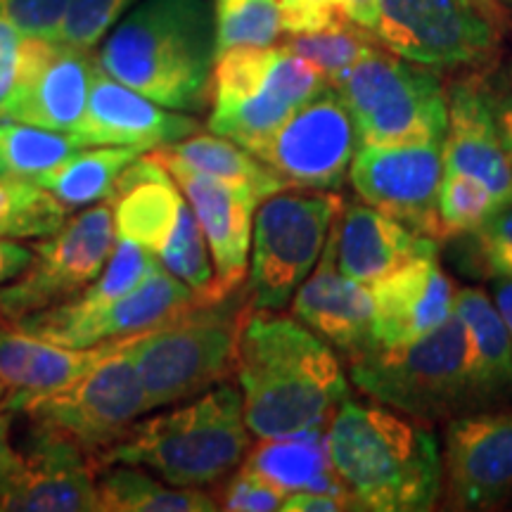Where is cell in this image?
<instances>
[{"mask_svg":"<svg viewBox=\"0 0 512 512\" xmlns=\"http://www.w3.org/2000/svg\"><path fill=\"white\" fill-rule=\"evenodd\" d=\"M498 209L501 207H498L494 195L475 178L444 171L437 200L439 240L475 233Z\"/></svg>","mask_w":512,"mask_h":512,"instance_id":"obj_36","label":"cell"},{"mask_svg":"<svg viewBox=\"0 0 512 512\" xmlns=\"http://www.w3.org/2000/svg\"><path fill=\"white\" fill-rule=\"evenodd\" d=\"M344 200L332 192H275L261 200L252 221L247 311H283L316 268Z\"/></svg>","mask_w":512,"mask_h":512,"instance_id":"obj_10","label":"cell"},{"mask_svg":"<svg viewBox=\"0 0 512 512\" xmlns=\"http://www.w3.org/2000/svg\"><path fill=\"white\" fill-rule=\"evenodd\" d=\"M496 95L470 76L448 88V124L441 143L444 171L475 178L494 195L498 207L512 202V166L496 121Z\"/></svg>","mask_w":512,"mask_h":512,"instance_id":"obj_22","label":"cell"},{"mask_svg":"<svg viewBox=\"0 0 512 512\" xmlns=\"http://www.w3.org/2000/svg\"><path fill=\"white\" fill-rule=\"evenodd\" d=\"M280 29L285 34H311L347 19L342 0H278Z\"/></svg>","mask_w":512,"mask_h":512,"instance_id":"obj_41","label":"cell"},{"mask_svg":"<svg viewBox=\"0 0 512 512\" xmlns=\"http://www.w3.org/2000/svg\"><path fill=\"white\" fill-rule=\"evenodd\" d=\"M494 299L498 313H501L505 325H508L512 337V278H494Z\"/></svg>","mask_w":512,"mask_h":512,"instance_id":"obj_48","label":"cell"},{"mask_svg":"<svg viewBox=\"0 0 512 512\" xmlns=\"http://www.w3.org/2000/svg\"><path fill=\"white\" fill-rule=\"evenodd\" d=\"M69 0H0L3 15L24 38L57 41Z\"/></svg>","mask_w":512,"mask_h":512,"instance_id":"obj_40","label":"cell"},{"mask_svg":"<svg viewBox=\"0 0 512 512\" xmlns=\"http://www.w3.org/2000/svg\"><path fill=\"white\" fill-rule=\"evenodd\" d=\"M283 512H342L351 510L347 498L335 494H316V491H297V494H287Z\"/></svg>","mask_w":512,"mask_h":512,"instance_id":"obj_43","label":"cell"},{"mask_svg":"<svg viewBox=\"0 0 512 512\" xmlns=\"http://www.w3.org/2000/svg\"><path fill=\"white\" fill-rule=\"evenodd\" d=\"M69 219V209L41 185L0 178V238H46Z\"/></svg>","mask_w":512,"mask_h":512,"instance_id":"obj_34","label":"cell"},{"mask_svg":"<svg viewBox=\"0 0 512 512\" xmlns=\"http://www.w3.org/2000/svg\"><path fill=\"white\" fill-rule=\"evenodd\" d=\"M126 339L72 349L29 335L12 320L0 316V380L8 387L0 408L12 413L22 401L67 387L119 349Z\"/></svg>","mask_w":512,"mask_h":512,"instance_id":"obj_25","label":"cell"},{"mask_svg":"<svg viewBox=\"0 0 512 512\" xmlns=\"http://www.w3.org/2000/svg\"><path fill=\"white\" fill-rule=\"evenodd\" d=\"M510 3H512V0H510Z\"/></svg>","mask_w":512,"mask_h":512,"instance_id":"obj_51","label":"cell"},{"mask_svg":"<svg viewBox=\"0 0 512 512\" xmlns=\"http://www.w3.org/2000/svg\"><path fill=\"white\" fill-rule=\"evenodd\" d=\"M432 252H439V242L418 235L366 202L344 204L335 223L339 271L361 285L370 287L399 266Z\"/></svg>","mask_w":512,"mask_h":512,"instance_id":"obj_26","label":"cell"},{"mask_svg":"<svg viewBox=\"0 0 512 512\" xmlns=\"http://www.w3.org/2000/svg\"><path fill=\"white\" fill-rule=\"evenodd\" d=\"M512 501V411H470L446 422L439 503L482 512Z\"/></svg>","mask_w":512,"mask_h":512,"instance_id":"obj_16","label":"cell"},{"mask_svg":"<svg viewBox=\"0 0 512 512\" xmlns=\"http://www.w3.org/2000/svg\"><path fill=\"white\" fill-rule=\"evenodd\" d=\"M247 430L256 439L325 430L349 396L342 361L294 316L247 311L235 347Z\"/></svg>","mask_w":512,"mask_h":512,"instance_id":"obj_1","label":"cell"},{"mask_svg":"<svg viewBox=\"0 0 512 512\" xmlns=\"http://www.w3.org/2000/svg\"><path fill=\"white\" fill-rule=\"evenodd\" d=\"M444 140L427 143L356 147L349 178L356 195L403 226L439 240V185L444 178Z\"/></svg>","mask_w":512,"mask_h":512,"instance_id":"obj_17","label":"cell"},{"mask_svg":"<svg viewBox=\"0 0 512 512\" xmlns=\"http://www.w3.org/2000/svg\"><path fill=\"white\" fill-rule=\"evenodd\" d=\"M197 304H200L197 294L155 261L150 273L131 292L121 294L119 299L100 306V309L67 313L57 306H50V309L8 320H12L19 330L38 339H46V342L86 349L102 342H112V339L140 335V332L155 328L162 320L188 311Z\"/></svg>","mask_w":512,"mask_h":512,"instance_id":"obj_15","label":"cell"},{"mask_svg":"<svg viewBox=\"0 0 512 512\" xmlns=\"http://www.w3.org/2000/svg\"><path fill=\"white\" fill-rule=\"evenodd\" d=\"M143 152L131 147H81L55 169L38 178L36 185L55 195L69 211L110 200L121 171Z\"/></svg>","mask_w":512,"mask_h":512,"instance_id":"obj_31","label":"cell"},{"mask_svg":"<svg viewBox=\"0 0 512 512\" xmlns=\"http://www.w3.org/2000/svg\"><path fill=\"white\" fill-rule=\"evenodd\" d=\"M252 446L235 384H216L176 411L152 415L133 427L95 460L107 465H138L164 482L188 489L221 482L242 463Z\"/></svg>","mask_w":512,"mask_h":512,"instance_id":"obj_4","label":"cell"},{"mask_svg":"<svg viewBox=\"0 0 512 512\" xmlns=\"http://www.w3.org/2000/svg\"><path fill=\"white\" fill-rule=\"evenodd\" d=\"M328 451L351 510L427 512L441 494V451L422 422L344 399L328 422Z\"/></svg>","mask_w":512,"mask_h":512,"instance_id":"obj_2","label":"cell"},{"mask_svg":"<svg viewBox=\"0 0 512 512\" xmlns=\"http://www.w3.org/2000/svg\"><path fill=\"white\" fill-rule=\"evenodd\" d=\"M456 316L463 320L470 337L472 382L477 406H501L512 399V337L494 299L479 287L456 290Z\"/></svg>","mask_w":512,"mask_h":512,"instance_id":"obj_27","label":"cell"},{"mask_svg":"<svg viewBox=\"0 0 512 512\" xmlns=\"http://www.w3.org/2000/svg\"><path fill=\"white\" fill-rule=\"evenodd\" d=\"M117 230L110 200L69 216L60 230L31 245L27 271L0 287V316L19 318L67 302L102 273Z\"/></svg>","mask_w":512,"mask_h":512,"instance_id":"obj_12","label":"cell"},{"mask_svg":"<svg viewBox=\"0 0 512 512\" xmlns=\"http://www.w3.org/2000/svg\"><path fill=\"white\" fill-rule=\"evenodd\" d=\"M126 342L79 380L22 401L12 413L27 415L34 425L69 439L95 465L100 453L117 444L140 415L150 413L143 382L126 354Z\"/></svg>","mask_w":512,"mask_h":512,"instance_id":"obj_11","label":"cell"},{"mask_svg":"<svg viewBox=\"0 0 512 512\" xmlns=\"http://www.w3.org/2000/svg\"><path fill=\"white\" fill-rule=\"evenodd\" d=\"M216 55L230 48H266L278 41V0H214Z\"/></svg>","mask_w":512,"mask_h":512,"instance_id":"obj_35","label":"cell"},{"mask_svg":"<svg viewBox=\"0 0 512 512\" xmlns=\"http://www.w3.org/2000/svg\"><path fill=\"white\" fill-rule=\"evenodd\" d=\"M356 147L347 102L328 86L294 110L252 155L283 178L287 188L335 190L344 183Z\"/></svg>","mask_w":512,"mask_h":512,"instance_id":"obj_14","label":"cell"},{"mask_svg":"<svg viewBox=\"0 0 512 512\" xmlns=\"http://www.w3.org/2000/svg\"><path fill=\"white\" fill-rule=\"evenodd\" d=\"M335 88L354 119L358 147L444 140L446 91L422 64L375 48Z\"/></svg>","mask_w":512,"mask_h":512,"instance_id":"obj_9","label":"cell"},{"mask_svg":"<svg viewBox=\"0 0 512 512\" xmlns=\"http://www.w3.org/2000/svg\"><path fill=\"white\" fill-rule=\"evenodd\" d=\"M100 512H214V496L202 489L174 486L147 475L138 465H107L98 470Z\"/></svg>","mask_w":512,"mask_h":512,"instance_id":"obj_30","label":"cell"},{"mask_svg":"<svg viewBox=\"0 0 512 512\" xmlns=\"http://www.w3.org/2000/svg\"><path fill=\"white\" fill-rule=\"evenodd\" d=\"M375 36L389 53L437 69L484 64L501 46V27L472 0H380Z\"/></svg>","mask_w":512,"mask_h":512,"instance_id":"obj_13","label":"cell"},{"mask_svg":"<svg viewBox=\"0 0 512 512\" xmlns=\"http://www.w3.org/2000/svg\"><path fill=\"white\" fill-rule=\"evenodd\" d=\"M81 147L69 133L0 119V178L36 183Z\"/></svg>","mask_w":512,"mask_h":512,"instance_id":"obj_32","label":"cell"},{"mask_svg":"<svg viewBox=\"0 0 512 512\" xmlns=\"http://www.w3.org/2000/svg\"><path fill=\"white\" fill-rule=\"evenodd\" d=\"M373 31L358 27V24L344 22L332 24L328 29L311 31V34H294L285 43L287 50L299 55L311 67H316L332 88L351 72L356 62L373 53L377 48L370 38Z\"/></svg>","mask_w":512,"mask_h":512,"instance_id":"obj_33","label":"cell"},{"mask_svg":"<svg viewBox=\"0 0 512 512\" xmlns=\"http://www.w3.org/2000/svg\"><path fill=\"white\" fill-rule=\"evenodd\" d=\"M98 67L91 50L50 38H24L15 88L0 119L69 133L86 112Z\"/></svg>","mask_w":512,"mask_h":512,"instance_id":"obj_18","label":"cell"},{"mask_svg":"<svg viewBox=\"0 0 512 512\" xmlns=\"http://www.w3.org/2000/svg\"><path fill=\"white\" fill-rule=\"evenodd\" d=\"M136 0H69L57 41L81 50L102 43Z\"/></svg>","mask_w":512,"mask_h":512,"instance_id":"obj_37","label":"cell"},{"mask_svg":"<svg viewBox=\"0 0 512 512\" xmlns=\"http://www.w3.org/2000/svg\"><path fill=\"white\" fill-rule=\"evenodd\" d=\"M496 107V121L498 131H501V143L505 147V155L510 159L512 166V95H501V98H494Z\"/></svg>","mask_w":512,"mask_h":512,"instance_id":"obj_47","label":"cell"},{"mask_svg":"<svg viewBox=\"0 0 512 512\" xmlns=\"http://www.w3.org/2000/svg\"><path fill=\"white\" fill-rule=\"evenodd\" d=\"M5 394H8V387H5V382L0 380V403L5 401Z\"/></svg>","mask_w":512,"mask_h":512,"instance_id":"obj_50","label":"cell"},{"mask_svg":"<svg viewBox=\"0 0 512 512\" xmlns=\"http://www.w3.org/2000/svg\"><path fill=\"white\" fill-rule=\"evenodd\" d=\"M242 465L259 472L285 496L297 494V491H316V494H335L349 501L344 484L339 482L332 467L325 430L259 439V444L249 446Z\"/></svg>","mask_w":512,"mask_h":512,"instance_id":"obj_28","label":"cell"},{"mask_svg":"<svg viewBox=\"0 0 512 512\" xmlns=\"http://www.w3.org/2000/svg\"><path fill=\"white\" fill-rule=\"evenodd\" d=\"M17 467V446L12 441V413L0 408V496L8 489Z\"/></svg>","mask_w":512,"mask_h":512,"instance_id":"obj_45","label":"cell"},{"mask_svg":"<svg viewBox=\"0 0 512 512\" xmlns=\"http://www.w3.org/2000/svg\"><path fill=\"white\" fill-rule=\"evenodd\" d=\"M219 510L230 512H273L285 503V494L247 465H238V472L223 484L221 496L216 498Z\"/></svg>","mask_w":512,"mask_h":512,"instance_id":"obj_38","label":"cell"},{"mask_svg":"<svg viewBox=\"0 0 512 512\" xmlns=\"http://www.w3.org/2000/svg\"><path fill=\"white\" fill-rule=\"evenodd\" d=\"M152 155L174 176L192 214L200 223L209 256L214 261L216 294H219V299L233 297L247 278L256 202L245 192L178 162L176 157L166 155L159 147L152 150Z\"/></svg>","mask_w":512,"mask_h":512,"instance_id":"obj_20","label":"cell"},{"mask_svg":"<svg viewBox=\"0 0 512 512\" xmlns=\"http://www.w3.org/2000/svg\"><path fill=\"white\" fill-rule=\"evenodd\" d=\"M349 377L368 399L427 427L479 411L470 337L456 311L430 335L351 361Z\"/></svg>","mask_w":512,"mask_h":512,"instance_id":"obj_5","label":"cell"},{"mask_svg":"<svg viewBox=\"0 0 512 512\" xmlns=\"http://www.w3.org/2000/svg\"><path fill=\"white\" fill-rule=\"evenodd\" d=\"M470 235L484 271L491 278H512V202L494 211Z\"/></svg>","mask_w":512,"mask_h":512,"instance_id":"obj_39","label":"cell"},{"mask_svg":"<svg viewBox=\"0 0 512 512\" xmlns=\"http://www.w3.org/2000/svg\"><path fill=\"white\" fill-rule=\"evenodd\" d=\"M22 46L24 36L0 10V117L5 114L12 88H15L19 62H22Z\"/></svg>","mask_w":512,"mask_h":512,"instance_id":"obj_42","label":"cell"},{"mask_svg":"<svg viewBox=\"0 0 512 512\" xmlns=\"http://www.w3.org/2000/svg\"><path fill=\"white\" fill-rule=\"evenodd\" d=\"M110 204L117 238L150 252L197 294L200 304L223 302L200 223L174 176L152 152H143L121 171Z\"/></svg>","mask_w":512,"mask_h":512,"instance_id":"obj_8","label":"cell"},{"mask_svg":"<svg viewBox=\"0 0 512 512\" xmlns=\"http://www.w3.org/2000/svg\"><path fill=\"white\" fill-rule=\"evenodd\" d=\"M337 223V221H335ZM292 316L330 342L347 361L377 349L373 332V294L339 271L335 254V226L318 264L292 297Z\"/></svg>","mask_w":512,"mask_h":512,"instance_id":"obj_23","label":"cell"},{"mask_svg":"<svg viewBox=\"0 0 512 512\" xmlns=\"http://www.w3.org/2000/svg\"><path fill=\"white\" fill-rule=\"evenodd\" d=\"M31 259H34L31 247L17 240L0 238V287L10 285L12 280H17L19 275L27 271Z\"/></svg>","mask_w":512,"mask_h":512,"instance_id":"obj_44","label":"cell"},{"mask_svg":"<svg viewBox=\"0 0 512 512\" xmlns=\"http://www.w3.org/2000/svg\"><path fill=\"white\" fill-rule=\"evenodd\" d=\"M98 470L79 446L29 422L17 448V467L0 510L19 512H100Z\"/></svg>","mask_w":512,"mask_h":512,"instance_id":"obj_19","label":"cell"},{"mask_svg":"<svg viewBox=\"0 0 512 512\" xmlns=\"http://www.w3.org/2000/svg\"><path fill=\"white\" fill-rule=\"evenodd\" d=\"M159 150L176 157L178 162L192 166V169L202 171V174L216 178V181L230 185V188L245 192L256 204L275 195V192L287 190L283 178L268 169L261 159H256L242 145L216 136V133H209V136L192 133L178 143L162 145Z\"/></svg>","mask_w":512,"mask_h":512,"instance_id":"obj_29","label":"cell"},{"mask_svg":"<svg viewBox=\"0 0 512 512\" xmlns=\"http://www.w3.org/2000/svg\"><path fill=\"white\" fill-rule=\"evenodd\" d=\"M472 3H475L477 8L496 24V27H501V29L508 27V17H505V12L501 10V5H498L496 0H472Z\"/></svg>","mask_w":512,"mask_h":512,"instance_id":"obj_49","label":"cell"},{"mask_svg":"<svg viewBox=\"0 0 512 512\" xmlns=\"http://www.w3.org/2000/svg\"><path fill=\"white\" fill-rule=\"evenodd\" d=\"M195 119L185 112L166 110L133 88L95 67L86 112L72 138L83 147H131L147 152L178 143L197 133Z\"/></svg>","mask_w":512,"mask_h":512,"instance_id":"obj_21","label":"cell"},{"mask_svg":"<svg viewBox=\"0 0 512 512\" xmlns=\"http://www.w3.org/2000/svg\"><path fill=\"white\" fill-rule=\"evenodd\" d=\"M330 83L285 46L230 48L211 72L209 131L252 152Z\"/></svg>","mask_w":512,"mask_h":512,"instance_id":"obj_7","label":"cell"},{"mask_svg":"<svg viewBox=\"0 0 512 512\" xmlns=\"http://www.w3.org/2000/svg\"><path fill=\"white\" fill-rule=\"evenodd\" d=\"M342 10L349 22L375 34L377 15H380V0H342Z\"/></svg>","mask_w":512,"mask_h":512,"instance_id":"obj_46","label":"cell"},{"mask_svg":"<svg viewBox=\"0 0 512 512\" xmlns=\"http://www.w3.org/2000/svg\"><path fill=\"white\" fill-rule=\"evenodd\" d=\"M216 62L214 0H143L102 38L112 79L174 112H200Z\"/></svg>","mask_w":512,"mask_h":512,"instance_id":"obj_3","label":"cell"},{"mask_svg":"<svg viewBox=\"0 0 512 512\" xmlns=\"http://www.w3.org/2000/svg\"><path fill=\"white\" fill-rule=\"evenodd\" d=\"M242 304H197L126 342L150 411L195 399L235 370Z\"/></svg>","mask_w":512,"mask_h":512,"instance_id":"obj_6","label":"cell"},{"mask_svg":"<svg viewBox=\"0 0 512 512\" xmlns=\"http://www.w3.org/2000/svg\"><path fill=\"white\" fill-rule=\"evenodd\" d=\"M373 332L380 349L403 347L446 323L456 285L441 271L437 252L422 254L370 285Z\"/></svg>","mask_w":512,"mask_h":512,"instance_id":"obj_24","label":"cell"}]
</instances>
